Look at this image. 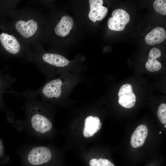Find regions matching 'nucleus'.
I'll return each instance as SVG.
<instances>
[{"label":"nucleus","instance_id":"4","mask_svg":"<svg viewBox=\"0 0 166 166\" xmlns=\"http://www.w3.org/2000/svg\"><path fill=\"white\" fill-rule=\"evenodd\" d=\"M49 150L44 147H39L32 150L28 155V159L31 164L38 165L48 162L51 159Z\"/></svg>","mask_w":166,"mask_h":166},{"label":"nucleus","instance_id":"10","mask_svg":"<svg viewBox=\"0 0 166 166\" xmlns=\"http://www.w3.org/2000/svg\"><path fill=\"white\" fill-rule=\"evenodd\" d=\"M148 134V129L146 126L141 124L138 126L131 136L130 144L136 148L143 145Z\"/></svg>","mask_w":166,"mask_h":166},{"label":"nucleus","instance_id":"3","mask_svg":"<svg viewBox=\"0 0 166 166\" xmlns=\"http://www.w3.org/2000/svg\"><path fill=\"white\" fill-rule=\"evenodd\" d=\"M118 96L119 103L122 106L130 108L134 106L136 96L131 85L126 84L122 85L120 89Z\"/></svg>","mask_w":166,"mask_h":166},{"label":"nucleus","instance_id":"5","mask_svg":"<svg viewBox=\"0 0 166 166\" xmlns=\"http://www.w3.org/2000/svg\"><path fill=\"white\" fill-rule=\"evenodd\" d=\"M103 2L102 0H89L90 9L88 16L93 22L102 20L108 13V9L103 6Z\"/></svg>","mask_w":166,"mask_h":166},{"label":"nucleus","instance_id":"19","mask_svg":"<svg viewBox=\"0 0 166 166\" xmlns=\"http://www.w3.org/2000/svg\"><path fill=\"white\" fill-rule=\"evenodd\" d=\"M164 127H165V128H166V124H165V125H164Z\"/></svg>","mask_w":166,"mask_h":166},{"label":"nucleus","instance_id":"9","mask_svg":"<svg viewBox=\"0 0 166 166\" xmlns=\"http://www.w3.org/2000/svg\"><path fill=\"white\" fill-rule=\"evenodd\" d=\"M101 123L99 118L89 116L85 121V127L83 131L84 137L88 138L93 136L101 128Z\"/></svg>","mask_w":166,"mask_h":166},{"label":"nucleus","instance_id":"8","mask_svg":"<svg viewBox=\"0 0 166 166\" xmlns=\"http://www.w3.org/2000/svg\"><path fill=\"white\" fill-rule=\"evenodd\" d=\"M31 122L33 128L39 133L46 132L52 128V124L50 121L38 113L36 114L32 117Z\"/></svg>","mask_w":166,"mask_h":166},{"label":"nucleus","instance_id":"15","mask_svg":"<svg viewBox=\"0 0 166 166\" xmlns=\"http://www.w3.org/2000/svg\"><path fill=\"white\" fill-rule=\"evenodd\" d=\"M89 165L90 166H115L108 159L102 158L91 159L89 161Z\"/></svg>","mask_w":166,"mask_h":166},{"label":"nucleus","instance_id":"13","mask_svg":"<svg viewBox=\"0 0 166 166\" xmlns=\"http://www.w3.org/2000/svg\"><path fill=\"white\" fill-rule=\"evenodd\" d=\"M161 54V51L158 48H153L150 51L148 58L145 64V67L148 71L153 72L160 70L162 67L160 62L156 60Z\"/></svg>","mask_w":166,"mask_h":166},{"label":"nucleus","instance_id":"12","mask_svg":"<svg viewBox=\"0 0 166 166\" xmlns=\"http://www.w3.org/2000/svg\"><path fill=\"white\" fill-rule=\"evenodd\" d=\"M166 38V33L162 27H158L154 28L148 34L145 38L146 42L150 45L159 44L164 41Z\"/></svg>","mask_w":166,"mask_h":166},{"label":"nucleus","instance_id":"18","mask_svg":"<svg viewBox=\"0 0 166 166\" xmlns=\"http://www.w3.org/2000/svg\"><path fill=\"white\" fill-rule=\"evenodd\" d=\"M159 133H160V134H161V132H159Z\"/></svg>","mask_w":166,"mask_h":166},{"label":"nucleus","instance_id":"1","mask_svg":"<svg viewBox=\"0 0 166 166\" xmlns=\"http://www.w3.org/2000/svg\"><path fill=\"white\" fill-rule=\"evenodd\" d=\"M17 32L23 38L30 39L35 35L39 29V23L33 18H21L15 24Z\"/></svg>","mask_w":166,"mask_h":166},{"label":"nucleus","instance_id":"14","mask_svg":"<svg viewBox=\"0 0 166 166\" xmlns=\"http://www.w3.org/2000/svg\"><path fill=\"white\" fill-rule=\"evenodd\" d=\"M44 61L52 65L59 67L66 66L69 63V61L60 54L53 53H46L42 57Z\"/></svg>","mask_w":166,"mask_h":166},{"label":"nucleus","instance_id":"6","mask_svg":"<svg viewBox=\"0 0 166 166\" xmlns=\"http://www.w3.org/2000/svg\"><path fill=\"white\" fill-rule=\"evenodd\" d=\"M0 41L3 47L10 53L15 55L20 51V43L14 35L2 33L0 35Z\"/></svg>","mask_w":166,"mask_h":166},{"label":"nucleus","instance_id":"17","mask_svg":"<svg viewBox=\"0 0 166 166\" xmlns=\"http://www.w3.org/2000/svg\"><path fill=\"white\" fill-rule=\"evenodd\" d=\"M157 115L161 123L166 124V104L163 103L159 106L157 111Z\"/></svg>","mask_w":166,"mask_h":166},{"label":"nucleus","instance_id":"16","mask_svg":"<svg viewBox=\"0 0 166 166\" xmlns=\"http://www.w3.org/2000/svg\"><path fill=\"white\" fill-rule=\"evenodd\" d=\"M155 10L158 13L163 15H166V1L156 0L153 3Z\"/></svg>","mask_w":166,"mask_h":166},{"label":"nucleus","instance_id":"2","mask_svg":"<svg viewBox=\"0 0 166 166\" xmlns=\"http://www.w3.org/2000/svg\"><path fill=\"white\" fill-rule=\"evenodd\" d=\"M112 17L108 21L109 28L113 30L121 31L123 30L130 21L128 14L124 10L117 9L112 13Z\"/></svg>","mask_w":166,"mask_h":166},{"label":"nucleus","instance_id":"11","mask_svg":"<svg viewBox=\"0 0 166 166\" xmlns=\"http://www.w3.org/2000/svg\"><path fill=\"white\" fill-rule=\"evenodd\" d=\"M73 25V21L71 17L64 16L55 26V34L59 36L65 37L69 34Z\"/></svg>","mask_w":166,"mask_h":166},{"label":"nucleus","instance_id":"7","mask_svg":"<svg viewBox=\"0 0 166 166\" xmlns=\"http://www.w3.org/2000/svg\"><path fill=\"white\" fill-rule=\"evenodd\" d=\"M62 81L60 79L51 81L46 83L41 90L42 94L49 98L59 97L61 93Z\"/></svg>","mask_w":166,"mask_h":166}]
</instances>
